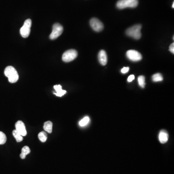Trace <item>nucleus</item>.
I'll use <instances>...</instances> for the list:
<instances>
[{
    "mask_svg": "<svg viewBox=\"0 0 174 174\" xmlns=\"http://www.w3.org/2000/svg\"><path fill=\"white\" fill-rule=\"evenodd\" d=\"M98 60L102 65H106L107 62V54L104 50H101L98 54Z\"/></svg>",
    "mask_w": 174,
    "mask_h": 174,
    "instance_id": "obj_10",
    "label": "nucleus"
},
{
    "mask_svg": "<svg viewBox=\"0 0 174 174\" xmlns=\"http://www.w3.org/2000/svg\"><path fill=\"white\" fill-rule=\"evenodd\" d=\"M52 127L53 124L50 121H47L45 122L44 125V129L45 131H47L49 134H51L52 131Z\"/></svg>",
    "mask_w": 174,
    "mask_h": 174,
    "instance_id": "obj_14",
    "label": "nucleus"
},
{
    "mask_svg": "<svg viewBox=\"0 0 174 174\" xmlns=\"http://www.w3.org/2000/svg\"><path fill=\"white\" fill-rule=\"evenodd\" d=\"M138 82L140 86L142 88H144L145 86V77L143 76H140L138 77Z\"/></svg>",
    "mask_w": 174,
    "mask_h": 174,
    "instance_id": "obj_19",
    "label": "nucleus"
},
{
    "mask_svg": "<svg viewBox=\"0 0 174 174\" xmlns=\"http://www.w3.org/2000/svg\"><path fill=\"white\" fill-rule=\"evenodd\" d=\"M128 59L131 61H138L142 60V55L135 50H129L126 53Z\"/></svg>",
    "mask_w": 174,
    "mask_h": 174,
    "instance_id": "obj_8",
    "label": "nucleus"
},
{
    "mask_svg": "<svg viewBox=\"0 0 174 174\" xmlns=\"http://www.w3.org/2000/svg\"><path fill=\"white\" fill-rule=\"evenodd\" d=\"M152 80L154 82H159L163 80V77L162 75L160 73H157L153 75L152 77Z\"/></svg>",
    "mask_w": 174,
    "mask_h": 174,
    "instance_id": "obj_16",
    "label": "nucleus"
},
{
    "mask_svg": "<svg viewBox=\"0 0 174 174\" xmlns=\"http://www.w3.org/2000/svg\"><path fill=\"white\" fill-rule=\"evenodd\" d=\"M90 25L94 31L97 32L102 31L104 29L103 23L97 18H92L90 20Z\"/></svg>",
    "mask_w": 174,
    "mask_h": 174,
    "instance_id": "obj_7",
    "label": "nucleus"
},
{
    "mask_svg": "<svg viewBox=\"0 0 174 174\" xmlns=\"http://www.w3.org/2000/svg\"><path fill=\"white\" fill-rule=\"evenodd\" d=\"M54 90H55L56 91V93L54 92V94L58 97H61L66 93V91L65 90H62L61 86L60 85H55L54 86Z\"/></svg>",
    "mask_w": 174,
    "mask_h": 174,
    "instance_id": "obj_12",
    "label": "nucleus"
},
{
    "mask_svg": "<svg viewBox=\"0 0 174 174\" xmlns=\"http://www.w3.org/2000/svg\"><path fill=\"white\" fill-rule=\"evenodd\" d=\"M135 79V76L133 75H131L128 78V82H131Z\"/></svg>",
    "mask_w": 174,
    "mask_h": 174,
    "instance_id": "obj_23",
    "label": "nucleus"
},
{
    "mask_svg": "<svg viewBox=\"0 0 174 174\" xmlns=\"http://www.w3.org/2000/svg\"><path fill=\"white\" fill-rule=\"evenodd\" d=\"M7 140V137L2 131H0V145L5 144Z\"/></svg>",
    "mask_w": 174,
    "mask_h": 174,
    "instance_id": "obj_20",
    "label": "nucleus"
},
{
    "mask_svg": "<svg viewBox=\"0 0 174 174\" xmlns=\"http://www.w3.org/2000/svg\"><path fill=\"white\" fill-rule=\"evenodd\" d=\"M16 129L22 136H26L27 135V131L26 129L24 124L21 120H19L15 124Z\"/></svg>",
    "mask_w": 174,
    "mask_h": 174,
    "instance_id": "obj_9",
    "label": "nucleus"
},
{
    "mask_svg": "<svg viewBox=\"0 0 174 174\" xmlns=\"http://www.w3.org/2000/svg\"><path fill=\"white\" fill-rule=\"evenodd\" d=\"M77 52L76 50H68L62 55V61L66 62H70L77 57Z\"/></svg>",
    "mask_w": 174,
    "mask_h": 174,
    "instance_id": "obj_6",
    "label": "nucleus"
},
{
    "mask_svg": "<svg viewBox=\"0 0 174 174\" xmlns=\"http://www.w3.org/2000/svg\"><path fill=\"white\" fill-rule=\"evenodd\" d=\"M31 20L30 19H27L25 21L23 26L20 30L21 35L23 38H27L29 36L31 32Z\"/></svg>",
    "mask_w": 174,
    "mask_h": 174,
    "instance_id": "obj_5",
    "label": "nucleus"
},
{
    "mask_svg": "<svg viewBox=\"0 0 174 174\" xmlns=\"http://www.w3.org/2000/svg\"><path fill=\"white\" fill-rule=\"evenodd\" d=\"M31 152V150L28 146H24L21 150V153L20 154V157L22 159H25L26 156Z\"/></svg>",
    "mask_w": 174,
    "mask_h": 174,
    "instance_id": "obj_13",
    "label": "nucleus"
},
{
    "mask_svg": "<svg viewBox=\"0 0 174 174\" xmlns=\"http://www.w3.org/2000/svg\"><path fill=\"white\" fill-rule=\"evenodd\" d=\"M89 122H90V118L89 117L86 116L81 120L79 122V125L81 127H84L89 124Z\"/></svg>",
    "mask_w": 174,
    "mask_h": 174,
    "instance_id": "obj_17",
    "label": "nucleus"
},
{
    "mask_svg": "<svg viewBox=\"0 0 174 174\" xmlns=\"http://www.w3.org/2000/svg\"><path fill=\"white\" fill-rule=\"evenodd\" d=\"M169 50L171 53H174V43H172L169 46Z\"/></svg>",
    "mask_w": 174,
    "mask_h": 174,
    "instance_id": "obj_22",
    "label": "nucleus"
},
{
    "mask_svg": "<svg viewBox=\"0 0 174 174\" xmlns=\"http://www.w3.org/2000/svg\"><path fill=\"white\" fill-rule=\"evenodd\" d=\"M141 28L142 26L141 25H135L128 28L126 31V34L127 35L134 38L135 39H139L141 37Z\"/></svg>",
    "mask_w": 174,
    "mask_h": 174,
    "instance_id": "obj_2",
    "label": "nucleus"
},
{
    "mask_svg": "<svg viewBox=\"0 0 174 174\" xmlns=\"http://www.w3.org/2000/svg\"><path fill=\"white\" fill-rule=\"evenodd\" d=\"M129 70V67H124L121 69V73H123V74H125V73H127Z\"/></svg>",
    "mask_w": 174,
    "mask_h": 174,
    "instance_id": "obj_21",
    "label": "nucleus"
},
{
    "mask_svg": "<svg viewBox=\"0 0 174 174\" xmlns=\"http://www.w3.org/2000/svg\"><path fill=\"white\" fill-rule=\"evenodd\" d=\"M172 8H174V2L173 3V5H172Z\"/></svg>",
    "mask_w": 174,
    "mask_h": 174,
    "instance_id": "obj_24",
    "label": "nucleus"
},
{
    "mask_svg": "<svg viewBox=\"0 0 174 174\" xmlns=\"http://www.w3.org/2000/svg\"><path fill=\"white\" fill-rule=\"evenodd\" d=\"M138 5V0H119L117 3V7L123 9L126 8H135Z\"/></svg>",
    "mask_w": 174,
    "mask_h": 174,
    "instance_id": "obj_3",
    "label": "nucleus"
},
{
    "mask_svg": "<svg viewBox=\"0 0 174 174\" xmlns=\"http://www.w3.org/2000/svg\"><path fill=\"white\" fill-rule=\"evenodd\" d=\"M38 138L42 142H45L47 140V136L46 133L45 131H41L39 134H38Z\"/></svg>",
    "mask_w": 174,
    "mask_h": 174,
    "instance_id": "obj_18",
    "label": "nucleus"
},
{
    "mask_svg": "<svg viewBox=\"0 0 174 174\" xmlns=\"http://www.w3.org/2000/svg\"><path fill=\"white\" fill-rule=\"evenodd\" d=\"M63 31L64 28L59 23H55L53 25L52 31L50 36V39L51 40L56 39L61 35Z\"/></svg>",
    "mask_w": 174,
    "mask_h": 174,
    "instance_id": "obj_4",
    "label": "nucleus"
},
{
    "mask_svg": "<svg viewBox=\"0 0 174 174\" xmlns=\"http://www.w3.org/2000/svg\"><path fill=\"white\" fill-rule=\"evenodd\" d=\"M12 133H13V136L16 140L17 142H20L23 140V136L16 130H14Z\"/></svg>",
    "mask_w": 174,
    "mask_h": 174,
    "instance_id": "obj_15",
    "label": "nucleus"
},
{
    "mask_svg": "<svg viewBox=\"0 0 174 174\" xmlns=\"http://www.w3.org/2000/svg\"><path fill=\"white\" fill-rule=\"evenodd\" d=\"M159 140L162 144L167 142L168 140V134L165 130H161L159 135Z\"/></svg>",
    "mask_w": 174,
    "mask_h": 174,
    "instance_id": "obj_11",
    "label": "nucleus"
},
{
    "mask_svg": "<svg viewBox=\"0 0 174 174\" xmlns=\"http://www.w3.org/2000/svg\"><path fill=\"white\" fill-rule=\"evenodd\" d=\"M5 75L8 77V80L10 83H16L19 80V74L15 68L11 66H7L5 69Z\"/></svg>",
    "mask_w": 174,
    "mask_h": 174,
    "instance_id": "obj_1",
    "label": "nucleus"
}]
</instances>
